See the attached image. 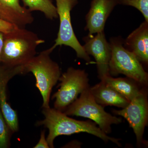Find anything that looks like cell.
<instances>
[{"label": "cell", "instance_id": "obj_18", "mask_svg": "<svg viewBox=\"0 0 148 148\" xmlns=\"http://www.w3.org/2000/svg\"><path fill=\"white\" fill-rule=\"evenodd\" d=\"M16 27L12 24L0 19V32L7 34L12 31Z\"/></svg>", "mask_w": 148, "mask_h": 148}, {"label": "cell", "instance_id": "obj_12", "mask_svg": "<svg viewBox=\"0 0 148 148\" xmlns=\"http://www.w3.org/2000/svg\"><path fill=\"white\" fill-rule=\"evenodd\" d=\"M0 19L19 28H25L34 21L32 12L19 0H0Z\"/></svg>", "mask_w": 148, "mask_h": 148}, {"label": "cell", "instance_id": "obj_2", "mask_svg": "<svg viewBox=\"0 0 148 148\" xmlns=\"http://www.w3.org/2000/svg\"><path fill=\"white\" fill-rule=\"evenodd\" d=\"M45 119L37 122V125H44L49 130L47 140L49 147L54 148L56 138L62 135H71L80 132H86L103 140L105 143L111 141L121 147L120 139L109 137L92 121H81L69 117L68 115L54 108H43Z\"/></svg>", "mask_w": 148, "mask_h": 148}, {"label": "cell", "instance_id": "obj_14", "mask_svg": "<svg viewBox=\"0 0 148 148\" xmlns=\"http://www.w3.org/2000/svg\"><path fill=\"white\" fill-rule=\"evenodd\" d=\"M101 81L113 88L130 102L140 94L143 86L137 82L130 78H114L112 76H107Z\"/></svg>", "mask_w": 148, "mask_h": 148}, {"label": "cell", "instance_id": "obj_3", "mask_svg": "<svg viewBox=\"0 0 148 148\" xmlns=\"http://www.w3.org/2000/svg\"><path fill=\"white\" fill-rule=\"evenodd\" d=\"M55 49L51 47L41 51L24 66L22 74L32 73L36 79V86L43 99V108L49 107L51 93L52 88L61 76L59 65L50 57Z\"/></svg>", "mask_w": 148, "mask_h": 148}, {"label": "cell", "instance_id": "obj_6", "mask_svg": "<svg viewBox=\"0 0 148 148\" xmlns=\"http://www.w3.org/2000/svg\"><path fill=\"white\" fill-rule=\"evenodd\" d=\"M56 10L59 18V27L57 38L53 47L66 46L75 51L77 58L87 63L90 61V56L86 52L83 45L75 34L71 23V12L78 4V0H55Z\"/></svg>", "mask_w": 148, "mask_h": 148}, {"label": "cell", "instance_id": "obj_17", "mask_svg": "<svg viewBox=\"0 0 148 148\" xmlns=\"http://www.w3.org/2000/svg\"><path fill=\"white\" fill-rule=\"evenodd\" d=\"M11 132L0 109V148H8L9 146Z\"/></svg>", "mask_w": 148, "mask_h": 148}, {"label": "cell", "instance_id": "obj_8", "mask_svg": "<svg viewBox=\"0 0 148 148\" xmlns=\"http://www.w3.org/2000/svg\"><path fill=\"white\" fill-rule=\"evenodd\" d=\"M112 112L127 120L135 133L138 147L147 145L143 138L148 121L147 93L145 88H143L140 94L130 101L125 108L120 110H114Z\"/></svg>", "mask_w": 148, "mask_h": 148}, {"label": "cell", "instance_id": "obj_4", "mask_svg": "<svg viewBox=\"0 0 148 148\" xmlns=\"http://www.w3.org/2000/svg\"><path fill=\"white\" fill-rule=\"evenodd\" d=\"M123 40L121 36L110 38L111 56L109 65V73L114 76L122 74L142 86H147V72L135 56L125 48Z\"/></svg>", "mask_w": 148, "mask_h": 148}, {"label": "cell", "instance_id": "obj_16", "mask_svg": "<svg viewBox=\"0 0 148 148\" xmlns=\"http://www.w3.org/2000/svg\"><path fill=\"white\" fill-rule=\"evenodd\" d=\"M118 5L132 7L143 14L148 22V0H118Z\"/></svg>", "mask_w": 148, "mask_h": 148}, {"label": "cell", "instance_id": "obj_1", "mask_svg": "<svg viewBox=\"0 0 148 148\" xmlns=\"http://www.w3.org/2000/svg\"><path fill=\"white\" fill-rule=\"evenodd\" d=\"M45 40L34 32L16 27L4 34L1 66L14 75L22 74L24 66L35 57L36 49Z\"/></svg>", "mask_w": 148, "mask_h": 148}, {"label": "cell", "instance_id": "obj_7", "mask_svg": "<svg viewBox=\"0 0 148 148\" xmlns=\"http://www.w3.org/2000/svg\"><path fill=\"white\" fill-rule=\"evenodd\" d=\"M60 88L52 96L55 98L54 109L63 112L75 101L78 96L90 87L88 74L84 70L69 67L61 75Z\"/></svg>", "mask_w": 148, "mask_h": 148}, {"label": "cell", "instance_id": "obj_20", "mask_svg": "<svg viewBox=\"0 0 148 148\" xmlns=\"http://www.w3.org/2000/svg\"><path fill=\"white\" fill-rule=\"evenodd\" d=\"M3 36L4 34L1 33V32H0V68L1 67V55L2 48L3 40Z\"/></svg>", "mask_w": 148, "mask_h": 148}, {"label": "cell", "instance_id": "obj_15", "mask_svg": "<svg viewBox=\"0 0 148 148\" xmlns=\"http://www.w3.org/2000/svg\"><path fill=\"white\" fill-rule=\"evenodd\" d=\"M24 7L32 12L40 11L42 12L46 17L53 20L58 17L56 6L52 0H21Z\"/></svg>", "mask_w": 148, "mask_h": 148}, {"label": "cell", "instance_id": "obj_9", "mask_svg": "<svg viewBox=\"0 0 148 148\" xmlns=\"http://www.w3.org/2000/svg\"><path fill=\"white\" fill-rule=\"evenodd\" d=\"M86 52L95 58L98 77L102 80L109 73V65L111 56L110 43L106 38L104 31L94 35L88 34L83 38Z\"/></svg>", "mask_w": 148, "mask_h": 148}, {"label": "cell", "instance_id": "obj_13", "mask_svg": "<svg viewBox=\"0 0 148 148\" xmlns=\"http://www.w3.org/2000/svg\"><path fill=\"white\" fill-rule=\"evenodd\" d=\"M89 89L95 101L103 107L114 106L124 108L130 102L103 81Z\"/></svg>", "mask_w": 148, "mask_h": 148}, {"label": "cell", "instance_id": "obj_11", "mask_svg": "<svg viewBox=\"0 0 148 148\" xmlns=\"http://www.w3.org/2000/svg\"><path fill=\"white\" fill-rule=\"evenodd\" d=\"M123 45L135 56L146 71L148 66V22L143 21L123 40Z\"/></svg>", "mask_w": 148, "mask_h": 148}, {"label": "cell", "instance_id": "obj_19", "mask_svg": "<svg viewBox=\"0 0 148 148\" xmlns=\"http://www.w3.org/2000/svg\"><path fill=\"white\" fill-rule=\"evenodd\" d=\"M35 148H49V145L47 142V140L45 138V131L43 130L41 133L40 138L38 144L34 147Z\"/></svg>", "mask_w": 148, "mask_h": 148}, {"label": "cell", "instance_id": "obj_10", "mask_svg": "<svg viewBox=\"0 0 148 148\" xmlns=\"http://www.w3.org/2000/svg\"><path fill=\"white\" fill-rule=\"evenodd\" d=\"M117 5L118 0H92L85 16V30L88 32V34L104 31L106 21Z\"/></svg>", "mask_w": 148, "mask_h": 148}, {"label": "cell", "instance_id": "obj_5", "mask_svg": "<svg viewBox=\"0 0 148 148\" xmlns=\"http://www.w3.org/2000/svg\"><path fill=\"white\" fill-rule=\"evenodd\" d=\"M89 88L84 91L63 112L68 116L89 119L98 125L104 133L110 134L112 132V125L120 124L122 120L106 112L103 107L95 101Z\"/></svg>", "mask_w": 148, "mask_h": 148}]
</instances>
